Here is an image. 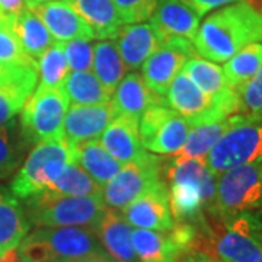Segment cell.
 <instances>
[{
  "instance_id": "cell-1",
  "label": "cell",
  "mask_w": 262,
  "mask_h": 262,
  "mask_svg": "<svg viewBox=\"0 0 262 262\" xmlns=\"http://www.w3.org/2000/svg\"><path fill=\"white\" fill-rule=\"evenodd\" d=\"M261 38V16L245 2H236L207 16L192 44L198 56L213 63H225L239 50Z\"/></svg>"
},
{
  "instance_id": "cell-31",
  "label": "cell",
  "mask_w": 262,
  "mask_h": 262,
  "mask_svg": "<svg viewBox=\"0 0 262 262\" xmlns=\"http://www.w3.org/2000/svg\"><path fill=\"white\" fill-rule=\"evenodd\" d=\"M223 67L227 88L241 89L252 79L262 66V46L251 42L232 56Z\"/></svg>"
},
{
  "instance_id": "cell-23",
  "label": "cell",
  "mask_w": 262,
  "mask_h": 262,
  "mask_svg": "<svg viewBox=\"0 0 262 262\" xmlns=\"http://www.w3.org/2000/svg\"><path fill=\"white\" fill-rule=\"evenodd\" d=\"M236 115H232L222 121H203L191 125V130L188 133L187 140L184 143L182 149L170 155L169 158L172 160H206L210 150L223 137L226 131L233 125Z\"/></svg>"
},
{
  "instance_id": "cell-34",
  "label": "cell",
  "mask_w": 262,
  "mask_h": 262,
  "mask_svg": "<svg viewBox=\"0 0 262 262\" xmlns=\"http://www.w3.org/2000/svg\"><path fill=\"white\" fill-rule=\"evenodd\" d=\"M182 70L210 99L227 88L223 69L201 57H189L182 66Z\"/></svg>"
},
{
  "instance_id": "cell-27",
  "label": "cell",
  "mask_w": 262,
  "mask_h": 262,
  "mask_svg": "<svg viewBox=\"0 0 262 262\" xmlns=\"http://www.w3.org/2000/svg\"><path fill=\"white\" fill-rule=\"evenodd\" d=\"M75 160L102 188L118 173L121 163L103 149L101 141L89 140L73 146Z\"/></svg>"
},
{
  "instance_id": "cell-21",
  "label": "cell",
  "mask_w": 262,
  "mask_h": 262,
  "mask_svg": "<svg viewBox=\"0 0 262 262\" xmlns=\"http://www.w3.org/2000/svg\"><path fill=\"white\" fill-rule=\"evenodd\" d=\"M166 103L192 125L210 108L211 99L204 95L184 72L178 73L166 91Z\"/></svg>"
},
{
  "instance_id": "cell-11",
  "label": "cell",
  "mask_w": 262,
  "mask_h": 262,
  "mask_svg": "<svg viewBox=\"0 0 262 262\" xmlns=\"http://www.w3.org/2000/svg\"><path fill=\"white\" fill-rule=\"evenodd\" d=\"M34 233L47 242L56 262H77L106 253L92 227H38Z\"/></svg>"
},
{
  "instance_id": "cell-44",
  "label": "cell",
  "mask_w": 262,
  "mask_h": 262,
  "mask_svg": "<svg viewBox=\"0 0 262 262\" xmlns=\"http://www.w3.org/2000/svg\"><path fill=\"white\" fill-rule=\"evenodd\" d=\"M245 3L262 18V0H245Z\"/></svg>"
},
{
  "instance_id": "cell-9",
  "label": "cell",
  "mask_w": 262,
  "mask_h": 262,
  "mask_svg": "<svg viewBox=\"0 0 262 262\" xmlns=\"http://www.w3.org/2000/svg\"><path fill=\"white\" fill-rule=\"evenodd\" d=\"M189 130V121L173 111L163 98L147 106L139 120L141 146L159 155L170 156L179 151Z\"/></svg>"
},
{
  "instance_id": "cell-30",
  "label": "cell",
  "mask_w": 262,
  "mask_h": 262,
  "mask_svg": "<svg viewBox=\"0 0 262 262\" xmlns=\"http://www.w3.org/2000/svg\"><path fill=\"white\" fill-rule=\"evenodd\" d=\"M60 91L66 95L67 101L75 105H101L110 102L113 98L91 72L69 73L60 84Z\"/></svg>"
},
{
  "instance_id": "cell-17",
  "label": "cell",
  "mask_w": 262,
  "mask_h": 262,
  "mask_svg": "<svg viewBox=\"0 0 262 262\" xmlns=\"http://www.w3.org/2000/svg\"><path fill=\"white\" fill-rule=\"evenodd\" d=\"M117 47L127 69L137 70L162 44L160 34L151 24H128L117 34Z\"/></svg>"
},
{
  "instance_id": "cell-22",
  "label": "cell",
  "mask_w": 262,
  "mask_h": 262,
  "mask_svg": "<svg viewBox=\"0 0 262 262\" xmlns=\"http://www.w3.org/2000/svg\"><path fill=\"white\" fill-rule=\"evenodd\" d=\"M31 229L25 207L18 198L0 187V251L16 249Z\"/></svg>"
},
{
  "instance_id": "cell-28",
  "label": "cell",
  "mask_w": 262,
  "mask_h": 262,
  "mask_svg": "<svg viewBox=\"0 0 262 262\" xmlns=\"http://www.w3.org/2000/svg\"><path fill=\"white\" fill-rule=\"evenodd\" d=\"M170 213L177 223L203 225L206 222V204L200 188L192 184H170Z\"/></svg>"
},
{
  "instance_id": "cell-49",
  "label": "cell",
  "mask_w": 262,
  "mask_h": 262,
  "mask_svg": "<svg viewBox=\"0 0 262 262\" xmlns=\"http://www.w3.org/2000/svg\"><path fill=\"white\" fill-rule=\"evenodd\" d=\"M0 29H5L3 28V24H2V20H0Z\"/></svg>"
},
{
  "instance_id": "cell-19",
  "label": "cell",
  "mask_w": 262,
  "mask_h": 262,
  "mask_svg": "<svg viewBox=\"0 0 262 262\" xmlns=\"http://www.w3.org/2000/svg\"><path fill=\"white\" fill-rule=\"evenodd\" d=\"M101 144L120 163L131 162L143 151L139 121L127 115H117L101 134Z\"/></svg>"
},
{
  "instance_id": "cell-10",
  "label": "cell",
  "mask_w": 262,
  "mask_h": 262,
  "mask_svg": "<svg viewBox=\"0 0 262 262\" xmlns=\"http://www.w3.org/2000/svg\"><path fill=\"white\" fill-rule=\"evenodd\" d=\"M196 56L192 41L185 38H162L160 47L143 63V80L159 96L166 95L169 84L189 57Z\"/></svg>"
},
{
  "instance_id": "cell-5",
  "label": "cell",
  "mask_w": 262,
  "mask_h": 262,
  "mask_svg": "<svg viewBox=\"0 0 262 262\" xmlns=\"http://www.w3.org/2000/svg\"><path fill=\"white\" fill-rule=\"evenodd\" d=\"M213 207L207 217L227 219L239 213H262V162L229 169L219 175Z\"/></svg>"
},
{
  "instance_id": "cell-7",
  "label": "cell",
  "mask_w": 262,
  "mask_h": 262,
  "mask_svg": "<svg viewBox=\"0 0 262 262\" xmlns=\"http://www.w3.org/2000/svg\"><path fill=\"white\" fill-rule=\"evenodd\" d=\"M69 101L60 89H39L22 108L20 130L28 144L63 139V121Z\"/></svg>"
},
{
  "instance_id": "cell-3",
  "label": "cell",
  "mask_w": 262,
  "mask_h": 262,
  "mask_svg": "<svg viewBox=\"0 0 262 262\" xmlns=\"http://www.w3.org/2000/svg\"><path fill=\"white\" fill-rule=\"evenodd\" d=\"M108 208L102 195L69 196L42 191L27 198L25 213L37 227H92L99 225Z\"/></svg>"
},
{
  "instance_id": "cell-37",
  "label": "cell",
  "mask_w": 262,
  "mask_h": 262,
  "mask_svg": "<svg viewBox=\"0 0 262 262\" xmlns=\"http://www.w3.org/2000/svg\"><path fill=\"white\" fill-rule=\"evenodd\" d=\"M122 24H140L151 18L158 0H113Z\"/></svg>"
},
{
  "instance_id": "cell-36",
  "label": "cell",
  "mask_w": 262,
  "mask_h": 262,
  "mask_svg": "<svg viewBox=\"0 0 262 262\" xmlns=\"http://www.w3.org/2000/svg\"><path fill=\"white\" fill-rule=\"evenodd\" d=\"M61 44L69 69L73 72H91L94 61V46L89 39L77 38Z\"/></svg>"
},
{
  "instance_id": "cell-12",
  "label": "cell",
  "mask_w": 262,
  "mask_h": 262,
  "mask_svg": "<svg viewBox=\"0 0 262 262\" xmlns=\"http://www.w3.org/2000/svg\"><path fill=\"white\" fill-rule=\"evenodd\" d=\"M122 215L128 225L137 229L169 232L175 220L169 206V189L165 179H160L146 189L140 196L122 208Z\"/></svg>"
},
{
  "instance_id": "cell-38",
  "label": "cell",
  "mask_w": 262,
  "mask_h": 262,
  "mask_svg": "<svg viewBox=\"0 0 262 262\" xmlns=\"http://www.w3.org/2000/svg\"><path fill=\"white\" fill-rule=\"evenodd\" d=\"M241 113L262 115V66L252 79L239 89Z\"/></svg>"
},
{
  "instance_id": "cell-13",
  "label": "cell",
  "mask_w": 262,
  "mask_h": 262,
  "mask_svg": "<svg viewBox=\"0 0 262 262\" xmlns=\"http://www.w3.org/2000/svg\"><path fill=\"white\" fill-rule=\"evenodd\" d=\"M37 63H5L0 70V125L13 120L22 111L27 99L37 88Z\"/></svg>"
},
{
  "instance_id": "cell-47",
  "label": "cell",
  "mask_w": 262,
  "mask_h": 262,
  "mask_svg": "<svg viewBox=\"0 0 262 262\" xmlns=\"http://www.w3.org/2000/svg\"><path fill=\"white\" fill-rule=\"evenodd\" d=\"M3 66H5V63H2V61H0V70L3 69Z\"/></svg>"
},
{
  "instance_id": "cell-29",
  "label": "cell",
  "mask_w": 262,
  "mask_h": 262,
  "mask_svg": "<svg viewBox=\"0 0 262 262\" xmlns=\"http://www.w3.org/2000/svg\"><path fill=\"white\" fill-rule=\"evenodd\" d=\"M92 69L95 70L98 80L113 95L127 72V67L122 61L115 41L102 39L95 42Z\"/></svg>"
},
{
  "instance_id": "cell-4",
  "label": "cell",
  "mask_w": 262,
  "mask_h": 262,
  "mask_svg": "<svg viewBox=\"0 0 262 262\" xmlns=\"http://www.w3.org/2000/svg\"><path fill=\"white\" fill-rule=\"evenodd\" d=\"M256 162H262V115L237 114L233 125L207 155V166L219 177L229 169Z\"/></svg>"
},
{
  "instance_id": "cell-15",
  "label": "cell",
  "mask_w": 262,
  "mask_h": 262,
  "mask_svg": "<svg viewBox=\"0 0 262 262\" xmlns=\"http://www.w3.org/2000/svg\"><path fill=\"white\" fill-rule=\"evenodd\" d=\"M118 114L111 101L101 105H73L63 121V139L70 146L98 140Z\"/></svg>"
},
{
  "instance_id": "cell-16",
  "label": "cell",
  "mask_w": 262,
  "mask_h": 262,
  "mask_svg": "<svg viewBox=\"0 0 262 262\" xmlns=\"http://www.w3.org/2000/svg\"><path fill=\"white\" fill-rule=\"evenodd\" d=\"M200 16L184 0H158L150 24L160 38L178 37L194 41L200 28Z\"/></svg>"
},
{
  "instance_id": "cell-2",
  "label": "cell",
  "mask_w": 262,
  "mask_h": 262,
  "mask_svg": "<svg viewBox=\"0 0 262 262\" xmlns=\"http://www.w3.org/2000/svg\"><path fill=\"white\" fill-rule=\"evenodd\" d=\"M206 251L219 262H256L262 249V214L239 213L227 219L206 215Z\"/></svg>"
},
{
  "instance_id": "cell-45",
  "label": "cell",
  "mask_w": 262,
  "mask_h": 262,
  "mask_svg": "<svg viewBox=\"0 0 262 262\" xmlns=\"http://www.w3.org/2000/svg\"><path fill=\"white\" fill-rule=\"evenodd\" d=\"M44 2H48V0H27V5L28 3H44Z\"/></svg>"
},
{
  "instance_id": "cell-39",
  "label": "cell",
  "mask_w": 262,
  "mask_h": 262,
  "mask_svg": "<svg viewBox=\"0 0 262 262\" xmlns=\"http://www.w3.org/2000/svg\"><path fill=\"white\" fill-rule=\"evenodd\" d=\"M0 61L2 63H13V64H31L37 63V60L31 57L20 47L16 37L8 31L0 29Z\"/></svg>"
},
{
  "instance_id": "cell-41",
  "label": "cell",
  "mask_w": 262,
  "mask_h": 262,
  "mask_svg": "<svg viewBox=\"0 0 262 262\" xmlns=\"http://www.w3.org/2000/svg\"><path fill=\"white\" fill-rule=\"evenodd\" d=\"M184 2L195 10L200 18H203L204 15H207L211 10L223 8V6L232 5V3L241 2V0H184Z\"/></svg>"
},
{
  "instance_id": "cell-48",
  "label": "cell",
  "mask_w": 262,
  "mask_h": 262,
  "mask_svg": "<svg viewBox=\"0 0 262 262\" xmlns=\"http://www.w3.org/2000/svg\"><path fill=\"white\" fill-rule=\"evenodd\" d=\"M3 253L5 252H2V251H0V261H2V258H3Z\"/></svg>"
},
{
  "instance_id": "cell-26",
  "label": "cell",
  "mask_w": 262,
  "mask_h": 262,
  "mask_svg": "<svg viewBox=\"0 0 262 262\" xmlns=\"http://www.w3.org/2000/svg\"><path fill=\"white\" fill-rule=\"evenodd\" d=\"M9 31L16 37L24 51L34 60H38L54 44V38L48 32L44 22L28 8L12 20Z\"/></svg>"
},
{
  "instance_id": "cell-32",
  "label": "cell",
  "mask_w": 262,
  "mask_h": 262,
  "mask_svg": "<svg viewBox=\"0 0 262 262\" xmlns=\"http://www.w3.org/2000/svg\"><path fill=\"white\" fill-rule=\"evenodd\" d=\"M28 146L20 124L10 120L0 125V179L8 178L18 169Z\"/></svg>"
},
{
  "instance_id": "cell-6",
  "label": "cell",
  "mask_w": 262,
  "mask_h": 262,
  "mask_svg": "<svg viewBox=\"0 0 262 262\" xmlns=\"http://www.w3.org/2000/svg\"><path fill=\"white\" fill-rule=\"evenodd\" d=\"M75 160V149L64 139L37 144L13 179L10 191L16 198L37 195L54 182L66 165Z\"/></svg>"
},
{
  "instance_id": "cell-35",
  "label": "cell",
  "mask_w": 262,
  "mask_h": 262,
  "mask_svg": "<svg viewBox=\"0 0 262 262\" xmlns=\"http://www.w3.org/2000/svg\"><path fill=\"white\" fill-rule=\"evenodd\" d=\"M39 89H57L69 75V64L61 42H54L37 61Z\"/></svg>"
},
{
  "instance_id": "cell-24",
  "label": "cell",
  "mask_w": 262,
  "mask_h": 262,
  "mask_svg": "<svg viewBox=\"0 0 262 262\" xmlns=\"http://www.w3.org/2000/svg\"><path fill=\"white\" fill-rule=\"evenodd\" d=\"M131 241L139 262H179L185 256L169 232L136 229Z\"/></svg>"
},
{
  "instance_id": "cell-33",
  "label": "cell",
  "mask_w": 262,
  "mask_h": 262,
  "mask_svg": "<svg viewBox=\"0 0 262 262\" xmlns=\"http://www.w3.org/2000/svg\"><path fill=\"white\" fill-rule=\"evenodd\" d=\"M48 192L69 196H94L102 195V188L91 178L84 169L73 160L66 165L61 173L48 187Z\"/></svg>"
},
{
  "instance_id": "cell-43",
  "label": "cell",
  "mask_w": 262,
  "mask_h": 262,
  "mask_svg": "<svg viewBox=\"0 0 262 262\" xmlns=\"http://www.w3.org/2000/svg\"><path fill=\"white\" fill-rule=\"evenodd\" d=\"M77 262H118L115 261L114 258H111L108 253H102V255H95V256H91V258H86V259H82V261Z\"/></svg>"
},
{
  "instance_id": "cell-50",
  "label": "cell",
  "mask_w": 262,
  "mask_h": 262,
  "mask_svg": "<svg viewBox=\"0 0 262 262\" xmlns=\"http://www.w3.org/2000/svg\"><path fill=\"white\" fill-rule=\"evenodd\" d=\"M210 262H219V261H215V259H211V261H210Z\"/></svg>"
},
{
  "instance_id": "cell-14",
  "label": "cell",
  "mask_w": 262,
  "mask_h": 262,
  "mask_svg": "<svg viewBox=\"0 0 262 262\" xmlns=\"http://www.w3.org/2000/svg\"><path fill=\"white\" fill-rule=\"evenodd\" d=\"M27 6L44 22L57 42H67L77 38L95 39L92 28L67 0H48L44 3H28Z\"/></svg>"
},
{
  "instance_id": "cell-25",
  "label": "cell",
  "mask_w": 262,
  "mask_h": 262,
  "mask_svg": "<svg viewBox=\"0 0 262 262\" xmlns=\"http://www.w3.org/2000/svg\"><path fill=\"white\" fill-rule=\"evenodd\" d=\"M98 39H115L122 24L113 0H67Z\"/></svg>"
},
{
  "instance_id": "cell-20",
  "label": "cell",
  "mask_w": 262,
  "mask_h": 262,
  "mask_svg": "<svg viewBox=\"0 0 262 262\" xmlns=\"http://www.w3.org/2000/svg\"><path fill=\"white\" fill-rule=\"evenodd\" d=\"M160 98L163 96L150 91L143 77L139 73L133 72L122 77L111 98V103L118 115H127L139 121L146 108L159 101Z\"/></svg>"
},
{
  "instance_id": "cell-18",
  "label": "cell",
  "mask_w": 262,
  "mask_h": 262,
  "mask_svg": "<svg viewBox=\"0 0 262 262\" xmlns=\"http://www.w3.org/2000/svg\"><path fill=\"white\" fill-rule=\"evenodd\" d=\"M94 230L103 249L115 261L139 262L131 241V226L118 211L106 210Z\"/></svg>"
},
{
  "instance_id": "cell-42",
  "label": "cell",
  "mask_w": 262,
  "mask_h": 262,
  "mask_svg": "<svg viewBox=\"0 0 262 262\" xmlns=\"http://www.w3.org/2000/svg\"><path fill=\"white\" fill-rule=\"evenodd\" d=\"M211 259L213 258L204 252H192L185 255L179 262H210Z\"/></svg>"
},
{
  "instance_id": "cell-8",
  "label": "cell",
  "mask_w": 262,
  "mask_h": 262,
  "mask_svg": "<svg viewBox=\"0 0 262 262\" xmlns=\"http://www.w3.org/2000/svg\"><path fill=\"white\" fill-rule=\"evenodd\" d=\"M163 163L165 159L143 150L103 185V204L113 210L125 208L153 184L163 179Z\"/></svg>"
},
{
  "instance_id": "cell-46",
  "label": "cell",
  "mask_w": 262,
  "mask_h": 262,
  "mask_svg": "<svg viewBox=\"0 0 262 262\" xmlns=\"http://www.w3.org/2000/svg\"><path fill=\"white\" fill-rule=\"evenodd\" d=\"M256 262H262V249H261V253H259V258H258V261Z\"/></svg>"
},
{
  "instance_id": "cell-40",
  "label": "cell",
  "mask_w": 262,
  "mask_h": 262,
  "mask_svg": "<svg viewBox=\"0 0 262 262\" xmlns=\"http://www.w3.org/2000/svg\"><path fill=\"white\" fill-rule=\"evenodd\" d=\"M27 8V0H0V20L3 24V28L9 31L12 20Z\"/></svg>"
}]
</instances>
